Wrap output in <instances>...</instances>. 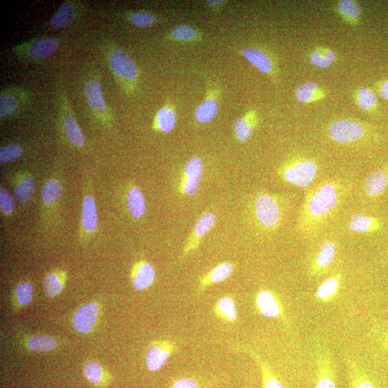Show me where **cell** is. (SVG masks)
Segmentation results:
<instances>
[{"mask_svg": "<svg viewBox=\"0 0 388 388\" xmlns=\"http://www.w3.org/2000/svg\"><path fill=\"white\" fill-rule=\"evenodd\" d=\"M351 189V182L332 177L310 189L298 216L297 231L300 235L306 238L317 236L339 211Z\"/></svg>", "mask_w": 388, "mask_h": 388, "instance_id": "6da1fadb", "label": "cell"}, {"mask_svg": "<svg viewBox=\"0 0 388 388\" xmlns=\"http://www.w3.org/2000/svg\"><path fill=\"white\" fill-rule=\"evenodd\" d=\"M318 163L306 156L293 157L278 168V174L285 182L300 189L308 188L319 172Z\"/></svg>", "mask_w": 388, "mask_h": 388, "instance_id": "7a4b0ae2", "label": "cell"}, {"mask_svg": "<svg viewBox=\"0 0 388 388\" xmlns=\"http://www.w3.org/2000/svg\"><path fill=\"white\" fill-rule=\"evenodd\" d=\"M281 199L268 193L257 194L253 203L255 220L265 231H274L281 225L284 218V206Z\"/></svg>", "mask_w": 388, "mask_h": 388, "instance_id": "3957f363", "label": "cell"}, {"mask_svg": "<svg viewBox=\"0 0 388 388\" xmlns=\"http://www.w3.org/2000/svg\"><path fill=\"white\" fill-rule=\"evenodd\" d=\"M329 139L341 145H352L368 139V127L361 122L339 119L331 122L327 129Z\"/></svg>", "mask_w": 388, "mask_h": 388, "instance_id": "277c9868", "label": "cell"}, {"mask_svg": "<svg viewBox=\"0 0 388 388\" xmlns=\"http://www.w3.org/2000/svg\"><path fill=\"white\" fill-rule=\"evenodd\" d=\"M337 247L334 241L326 240L319 245L309 263L310 278H318L329 272L336 261Z\"/></svg>", "mask_w": 388, "mask_h": 388, "instance_id": "5b68a950", "label": "cell"}, {"mask_svg": "<svg viewBox=\"0 0 388 388\" xmlns=\"http://www.w3.org/2000/svg\"><path fill=\"white\" fill-rule=\"evenodd\" d=\"M315 388H337L334 358L329 349L323 344L319 345L317 351Z\"/></svg>", "mask_w": 388, "mask_h": 388, "instance_id": "8992f818", "label": "cell"}, {"mask_svg": "<svg viewBox=\"0 0 388 388\" xmlns=\"http://www.w3.org/2000/svg\"><path fill=\"white\" fill-rule=\"evenodd\" d=\"M254 305L258 313L262 316L286 322L282 301L275 292L268 289L259 290L254 298Z\"/></svg>", "mask_w": 388, "mask_h": 388, "instance_id": "52a82bcc", "label": "cell"}, {"mask_svg": "<svg viewBox=\"0 0 388 388\" xmlns=\"http://www.w3.org/2000/svg\"><path fill=\"white\" fill-rule=\"evenodd\" d=\"M177 351V346L174 341L170 340L153 341L146 353L148 368L152 372L159 370Z\"/></svg>", "mask_w": 388, "mask_h": 388, "instance_id": "ba28073f", "label": "cell"}, {"mask_svg": "<svg viewBox=\"0 0 388 388\" xmlns=\"http://www.w3.org/2000/svg\"><path fill=\"white\" fill-rule=\"evenodd\" d=\"M204 165L199 157H192L187 163L180 185L181 194L192 196L200 189Z\"/></svg>", "mask_w": 388, "mask_h": 388, "instance_id": "9c48e42d", "label": "cell"}, {"mask_svg": "<svg viewBox=\"0 0 388 388\" xmlns=\"http://www.w3.org/2000/svg\"><path fill=\"white\" fill-rule=\"evenodd\" d=\"M110 66L119 78L127 81H134L139 76V69L134 60L124 52L116 49L111 52Z\"/></svg>", "mask_w": 388, "mask_h": 388, "instance_id": "30bf717a", "label": "cell"}, {"mask_svg": "<svg viewBox=\"0 0 388 388\" xmlns=\"http://www.w3.org/2000/svg\"><path fill=\"white\" fill-rule=\"evenodd\" d=\"M215 223L216 217L213 213L207 212L201 215L185 245L182 254L183 257H185L199 247L201 240L212 229Z\"/></svg>", "mask_w": 388, "mask_h": 388, "instance_id": "8fae6325", "label": "cell"}, {"mask_svg": "<svg viewBox=\"0 0 388 388\" xmlns=\"http://www.w3.org/2000/svg\"><path fill=\"white\" fill-rule=\"evenodd\" d=\"M99 312V307L95 303H89L82 306L73 317L74 327L81 334L91 331L97 323Z\"/></svg>", "mask_w": 388, "mask_h": 388, "instance_id": "7c38bea8", "label": "cell"}, {"mask_svg": "<svg viewBox=\"0 0 388 388\" xmlns=\"http://www.w3.org/2000/svg\"><path fill=\"white\" fill-rule=\"evenodd\" d=\"M388 187V165L375 170L365 181L364 190L369 198H377Z\"/></svg>", "mask_w": 388, "mask_h": 388, "instance_id": "4fadbf2b", "label": "cell"}, {"mask_svg": "<svg viewBox=\"0 0 388 388\" xmlns=\"http://www.w3.org/2000/svg\"><path fill=\"white\" fill-rule=\"evenodd\" d=\"M234 271L235 265L230 262L223 263L216 266L200 279L197 293H201L207 288L226 281Z\"/></svg>", "mask_w": 388, "mask_h": 388, "instance_id": "5bb4252c", "label": "cell"}, {"mask_svg": "<svg viewBox=\"0 0 388 388\" xmlns=\"http://www.w3.org/2000/svg\"><path fill=\"white\" fill-rule=\"evenodd\" d=\"M248 354L260 368L264 388H286L277 377L270 365L257 353L246 347L238 348Z\"/></svg>", "mask_w": 388, "mask_h": 388, "instance_id": "9a60e30c", "label": "cell"}, {"mask_svg": "<svg viewBox=\"0 0 388 388\" xmlns=\"http://www.w3.org/2000/svg\"><path fill=\"white\" fill-rule=\"evenodd\" d=\"M342 284V276L337 273L324 281L317 289L316 299L322 304H329L338 296Z\"/></svg>", "mask_w": 388, "mask_h": 388, "instance_id": "2e32d148", "label": "cell"}, {"mask_svg": "<svg viewBox=\"0 0 388 388\" xmlns=\"http://www.w3.org/2000/svg\"><path fill=\"white\" fill-rule=\"evenodd\" d=\"M347 364L348 388H379L368 372L355 361L349 359Z\"/></svg>", "mask_w": 388, "mask_h": 388, "instance_id": "e0dca14e", "label": "cell"}, {"mask_svg": "<svg viewBox=\"0 0 388 388\" xmlns=\"http://www.w3.org/2000/svg\"><path fill=\"white\" fill-rule=\"evenodd\" d=\"M240 54L258 71L267 75H272L275 72V64L272 59L264 52L254 48H246L241 50Z\"/></svg>", "mask_w": 388, "mask_h": 388, "instance_id": "ac0fdd59", "label": "cell"}, {"mask_svg": "<svg viewBox=\"0 0 388 388\" xmlns=\"http://www.w3.org/2000/svg\"><path fill=\"white\" fill-rule=\"evenodd\" d=\"M382 223L378 218L372 216L356 213L353 215L348 223V229L358 234H370L380 231Z\"/></svg>", "mask_w": 388, "mask_h": 388, "instance_id": "d6986e66", "label": "cell"}, {"mask_svg": "<svg viewBox=\"0 0 388 388\" xmlns=\"http://www.w3.org/2000/svg\"><path fill=\"white\" fill-rule=\"evenodd\" d=\"M155 278V269L149 263L142 261L134 266L132 281L136 290H143L148 288L153 283Z\"/></svg>", "mask_w": 388, "mask_h": 388, "instance_id": "ffe728a7", "label": "cell"}, {"mask_svg": "<svg viewBox=\"0 0 388 388\" xmlns=\"http://www.w3.org/2000/svg\"><path fill=\"white\" fill-rule=\"evenodd\" d=\"M257 116L255 112H249L246 115L237 119L233 124L235 138L240 143H245L252 136L257 124Z\"/></svg>", "mask_w": 388, "mask_h": 388, "instance_id": "44dd1931", "label": "cell"}, {"mask_svg": "<svg viewBox=\"0 0 388 388\" xmlns=\"http://www.w3.org/2000/svg\"><path fill=\"white\" fill-rule=\"evenodd\" d=\"M213 313L216 317L228 324L237 322L238 314L235 299L230 295L220 298L213 306Z\"/></svg>", "mask_w": 388, "mask_h": 388, "instance_id": "7402d4cb", "label": "cell"}, {"mask_svg": "<svg viewBox=\"0 0 388 388\" xmlns=\"http://www.w3.org/2000/svg\"><path fill=\"white\" fill-rule=\"evenodd\" d=\"M295 95L298 102L310 104L324 99L327 92L318 84L308 81L298 86L295 90Z\"/></svg>", "mask_w": 388, "mask_h": 388, "instance_id": "603a6c76", "label": "cell"}, {"mask_svg": "<svg viewBox=\"0 0 388 388\" xmlns=\"http://www.w3.org/2000/svg\"><path fill=\"white\" fill-rule=\"evenodd\" d=\"M98 211L95 199L91 195L86 196L82 206L81 223L83 229L90 233L98 228Z\"/></svg>", "mask_w": 388, "mask_h": 388, "instance_id": "cb8c5ba5", "label": "cell"}, {"mask_svg": "<svg viewBox=\"0 0 388 388\" xmlns=\"http://www.w3.org/2000/svg\"><path fill=\"white\" fill-rule=\"evenodd\" d=\"M59 47L56 38H40L32 43L28 49V55L33 59H45L53 54Z\"/></svg>", "mask_w": 388, "mask_h": 388, "instance_id": "d4e9b609", "label": "cell"}, {"mask_svg": "<svg viewBox=\"0 0 388 388\" xmlns=\"http://www.w3.org/2000/svg\"><path fill=\"white\" fill-rule=\"evenodd\" d=\"M84 95L90 107L96 111L105 112V101L103 96L101 83L92 80L85 84Z\"/></svg>", "mask_w": 388, "mask_h": 388, "instance_id": "484cf974", "label": "cell"}, {"mask_svg": "<svg viewBox=\"0 0 388 388\" xmlns=\"http://www.w3.org/2000/svg\"><path fill=\"white\" fill-rule=\"evenodd\" d=\"M336 10L341 18L348 23L356 25L362 16L360 5L352 0H341L337 3Z\"/></svg>", "mask_w": 388, "mask_h": 388, "instance_id": "4316f807", "label": "cell"}, {"mask_svg": "<svg viewBox=\"0 0 388 388\" xmlns=\"http://www.w3.org/2000/svg\"><path fill=\"white\" fill-rule=\"evenodd\" d=\"M218 112L219 103L218 99L209 95L197 107L195 112V118L200 123H208L217 117Z\"/></svg>", "mask_w": 388, "mask_h": 388, "instance_id": "83f0119b", "label": "cell"}, {"mask_svg": "<svg viewBox=\"0 0 388 388\" xmlns=\"http://www.w3.org/2000/svg\"><path fill=\"white\" fill-rule=\"evenodd\" d=\"M127 206L129 213L136 219H141L146 212V201L141 190L134 187L129 191Z\"/></svg>", "mask_w": 388, "mask_h": 388, "instance_id": "f1b7e54d", "label": "cell"}, {"mask_svg": "<svg viewBox=\"0 0 388 388\" xmlns=\"http://www.w3.org/2000/svg\"><path fill=\"white\" fill-rule=\"evenodd\" d=\"M28 348L34 352L49 353L54 351L58 346L57 341L47 335H35L27 341Z\"/></svg>", "mask_w": 388, "mask_h": 388, "instance_id": "f546056e", "label": "cell"}, {"mask_svg": "<svg viewBox=\"0 0 388 388\" xmlns=\"http://www.w3.org/2000/svg\"><path fill=\"white\" fill-rule=\"evenodd\" d=\"M177 115L171 107L161 108L157 113L155 124L160 131L169 134L175 129L177 124Z\"/></svg>", "mask_w": 388, "mask_h": 388, "instance_id": "4dcf8cb0", "label": "cell"}, {"mask_svg": "<svg viewBox=\"0 0 388 388\" xmlns=\"http://www.w3.org/2000/svg\"><path fill=\"white\" fill-rule=\"evenodd\" d=\"M64 126L70 142L76 147L81 148L85 144V139L74 116L65 117Z\"/></svg>", "mask_w": 388, "mask_h": 388, "instance_id": "1f68e13d", "label": "cell"}, {"mask_svg": "<svg viewBox=\"0 0 388 388\" xmlns=\"http://www.w3.org/2000/svg\"><path fill=\"white\" fill-rule=\"evenodd\" d=\"M62 192L61 183L57 180H51L42 187V199L45 204L53 205L61 198Z\"/></svg>", "mask_w": 388, "mask_h": 388, "instance_id": "d6a6232c", "label": "cell"}, {"mask_svg": "<svg viewBox=\"0 0 388 388\" xmlns=\"http://www.w3.org/2000/svg\"><path fill=\"white\" fill-rule=\"evenodd\" d=\"M355 101L360 109L368 112H374L378 105L376 95L368 88H362L357 91Z\"/></svg>", "mask_w": 388, "mask_h": 388, "instance_id": "836d02e7", "label": "cell"}, {"mask_svg": "<svg viewBox=\"0 0 388 388\" xmlns=\"http://www.w3.org/2000/svg\"><path fill=\"white\" fill-rule=\"evenodd\" d=\"M65 286V276L61 274L52 273L47 276L43 289L49 298H53L60 294Z\"/></svg>", "mask_w": 388, "mask_h": 388, "instance_id": "e575fe53", "label": "cell"}, {"mask_svg": "<svg viewBox=\"0 0 388 388\" xmlns=\"http://www.w3.org/2000/svg\"><path fill=\"white\" fill-rule=\"evenodd\" d=\"M74 11L70 4H64L54 14L50 21V25L55 29L67 27L74 19Z\"/></svg>", "mask_w": 388, "mask_h": 388, "instance_id": "d590c367", "label": "cell"}, {"mask_svg": "<svg viewBox=\"0 0 388 388\" xmlns=\"http://www.w3.org/2000/svg\"><path fill=\"white\" fill-rule=\"evenodd\" d=\"M35 184L30 177H23L16 186L15 194L19 202L25 204L28 202L34 193Z\"/></svg>", "mask_w": 388, "mask_h": 388, "instance_id": "8d00e7d4", "label": "cell"}, {"mask_svg": "<svg viewBox=\"0 0 388 388\" xmlns=\"http://www.w3.org/2000/svg\"><path fill=\"white\" fill-rule=\"evenodd\" d=\"M170 37L177 41L192 42L199 39V33L194 28L183 25L172 29Z\"/></svg>", "mask_w": 388, "mask_h": 388, "instance_id": "74e56055", "label": "cell"}, {"mask_svg": "<svg viewBox=\"0 0 388 388\" xmlns=\"http://www.w3.org/2000/svg\"><path fill=\"white\" fill-rule=\"evenodd\" d=\"M83 375L92 383L98 384L103 380L104 370L99 363L92 361L86 364Z\"/></svg>", "mask_w": 388, "mask_h": 388, "instance_id": "f35d334b", "label": "cell"}, {"mask_svg": "<svg viewBox=\"0 0 388 388\" xmlns=\"http://www.w3.org/2000/svg\"><path fill=\"white\" fill-rule=\"evenodd\" d=\"M33 286L28 282L20 283L16 289L15 295L18 303L20 306H25L30 303L33 298Z\"/></svg>", "mask_w": 388, "mask_h": 388, "instance_id": "ab89813d", "label": "cell"}, {"mask_svg": "<svg viewBox=\"0 0 388 388\" xmlns=\"http://www.w3.org/2000/svg\"><path fill=\"white\" fill-rule=\"evenodd\" d=\"M17 100L11 95L3 94L0 96V116L6 117L13 113L18 107Z\"/></svg>", "mask_w": 388, "mask_h": 388, "instance_id": "60d3db41", "label": "cell"}, {"mask_svg": "<svg viewBox=\"0 0 388 388\" xmlns=\"http://www.w3.org/2000/svg\"><path fill=\"white\" fill-rule=\"evenodd\" d=\"M23 154V148L17 144H11L0 151V163H6L15 160Z\"/></svg>", "mask_w": 388, "mask_h": 388, "instance_id": "b9f144b4", "label": "cell"}, {"mask_svg": "<svg viewBox=\"0 0 388 388\" xmlns=\"http://www.w3.org/2000/svg\"><path fill=\"white\" fill-rule=\"evenodd\" d=\"M129 20L134 25L139 28L148 27L157 20L153 15L145 12L134 13L129 16Z\"/></svg>", "mask_w": 388, "mask_h": 388, "instance_id": "7bdbcfd3", "label": "cell"}, {"mask_svg": "<svg viewBox=\"0 0 388 388\" xmlns=\"http://www.w3.org/2000/svg\"><path fill=\"white\" fill-rule=\"evenodd\" d=\"M0 205H1V209L6 214H11L16 208V203L13 196L3 188L0 189Z\"/></svg>", "mask_w": 388, "mask_h": 388, "instance_id": "ee69618b", "label": "cell"}, {"mask_svg": "<svg viewBox=\"0 0 388 388\" xmlns=\"http://www.w3.org/2000/svg\"><path fill=\"white\" fill-rule=\"evenodd\" d=\"M310 59L311 63L317 68L328 69L331 65V63L317 49L310 54Z\"/></svg>", "mask_w": 388, "mask_h": 388, "instance_id": "f6af8a7d", "label": "cell"}, {"mask_svg": "<svg viewBox=\"0 0 388 388\" xmlns=\"http://www.w3.org/2000/svg\"><path fill=\"white\" fill-rule=\"evenodd\" d=\"M170 388H201L199 383L192 378L182 377L172 383Z\"/></svg>", "mask_w": 388, "mask_h": 388, "instance_id": "bcb514c9", "label": "cell"}, {"mask_svg": "<svg viewBox=\"0 0 388 388\" xmlns=\"http://www.w3.org/2000/svg\"><path fill=\"white\" fill-rule=\"evenodd\" d=\"M378 339L382 348L388 353V325L380 331Z\"/></svg>", "mask_w": 388, "mask_h": 388, "instance_id": "7dc6e473", "label": "cell"}, {"mask_svg": "<svg viewBox=\"0 0 388 388\" xmlns=\"http://www.w3.org/2000/svg\"><path fill=\"white\" fill-rule=\"evenodd\" d=\"M377 93L383 100H388V79L383 80L377 84Z\"/></svg>", "mask_w": 388, "mask_h": 388, "instance_id": "c3c4849f", "label": "cell"}, {"mask_svg": "<svg viewBox=\"0 0 388 388\" xmlns=\"http://www.w3.org/2000/svg\"><path fill=\"white\" fill-rule=\"evenodd\" d=\"M316 49L320 52L331 63L336 61V55L331 50L324 47H317Z\"/></svg>", "mask_w": 388, "mask_h": 388, "instance_id": "681fc988", "label": "cell"}, {"mask_svg": "<svg viewBox=\"0 0 388 388\" xmlns=\"http://www.w3.org/2000/svg\"><path fill=\"white\" fill-rule=\"evenodd\" d=\"M206 3L208 4V5L213 8H217L223 6L225 1H222V0H220V1H218H218H207Z\"/></svg>", "mask_w": 388, "mask_h": 388, "instance_id": "f907efd6", "label": "cell"}]
</instances>
